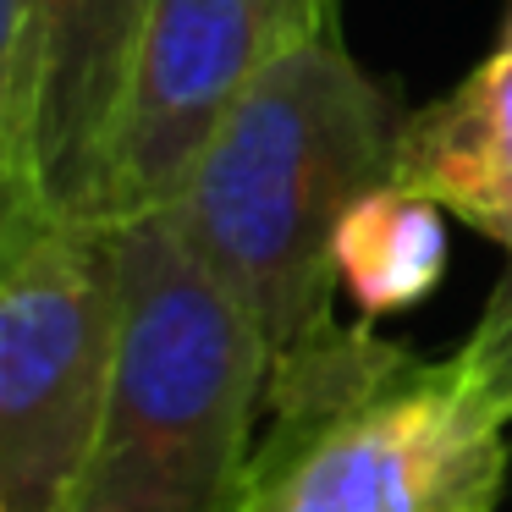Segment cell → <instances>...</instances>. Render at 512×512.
<instances>
[{
    "mask_svg": "<svg viewBox=\"0 0 512 512\" xmlns=\"http://www.w3.org/2000/svg\"><path fill=\"white\" fill-rule=\"evenodd\" d=\"M116 364L72 512H243L270 342L171 215L116 226Z\"/></svg>",
    "mask_w": 512,
    "mask_h": 512,
    "instance_id": "3957f363",
    "label": "cell"
},
{
    "mask_svg": "<svg viewBox=\"0 0 512 512\" xmlns=\"http://www.w3.org/2000/svg\"><path fill=\"white\" fill-rule=\"evenodd\" d=\"M336 23V0H155L105 171V226L166 215L243 94Z\"/></svg>",
    "mask_w": 512,
    "mask_h": 512,
    "instance_id": "5b68a950",
    "label": "cell"
},
{
    "mask_svg": "<svg viewBox=\"0 0 512 512\" xmlns=\"http://www.w3.org/2000/svg\"><path fill=\"white\" fill-rule=\"evenodd\" d=\"M28 12L45 45L34 188L0 199H39L105 226V171L155 0H28Z\"/></svg>",
    "mask_w": 512,
    "mask_h": 512,
    "instance_id": "8992f818",
    "label": "cell"
},
{
    "mask_svg": "<svg viewBox=\"0 0 512 512\" xmlns=\"http://www.w3.org/2000/svg\"><path fill=\"white\" fill-rule=\"evenodd\" d=\"M507 265H512V259H507Z\"/></svg>",
    "mask_w": 512,
    "mask_h": 512,
    "instance_id": "9c48e42d",
    "label": "cell"
},
{
    "mask_svg": "<svg viewBox=\"0 0 512 512\" xmlns=\"http://www.w3.org/2000/svg\"><path fill=\"white\" fill-rule=\"evenodd\" d=\"M408 111L342 45V23L287 50L243 94L171 221L237 292L270 358L336 320V232L386 188Z\"/></svg>",
    "mask_w": 512,
    "mask_h": 512,
    "instance_id": "7a4b0ae2",
    "label": "cell"
},
{
    "mask_svg": "<svg viewBox=\"0 0 512 512\" xmlns=\"http://www.w3.org/2000/svg\"><path fill=\"white\" fill-rule=\"evenodd\" d=\"M446 210L397 182L364 193L336 232V281L358 320H386L424 303L446 276Z\"/></svg>",
    "mask_w": 512,
    "mask_h": 512,
    "instance_id": "ba28073f",
    "label": "cell"
},
{
    "mask_svg": "<svg viewBox=\"0 0 512 512\" xmlns=\"http://www.w3.org/2000/svg\"><path fill=\"white\" fill-rule=\"evenodd\" d=\"M507 424L512 265L446 358L375 320H331L270 358L243 512H496Z\"/></svg>",
    "mask_w": 512,
    "mask_h": 512,
    "instance_id": "6da1fadb",
    "label": "cell"
},
{
    "mask_svg": "<svg viewBox=\"0 0 512 512\" xmlns=\"http://www.w3.org/2000/svg\"><path fill=\"white\" fill-rule=\"evenodd\" d=\"M116 226L0 199V512H72L116 364Z\"/></svg>",
    "mask_w": 512,
    "mask_h": 512,
    "instance_id": "277c9868",
    "label": "cell"
},
{
    "mask_svg": "<svg viewBox=\"0 0 512 512\" xmlns=\"http://www.w3.org/2000/svg\"><path fill=\"white\" fill-rule=\"evenodd\" d=\"M391 182L435 199L512 259V0L490 56L452 94L408 111Z\"/></svg>",
    "mask_w": 512,
    "mask_h": 512,
    "instance_id": "52a82bcc",
    "label": "cell"
}]
</instances>
